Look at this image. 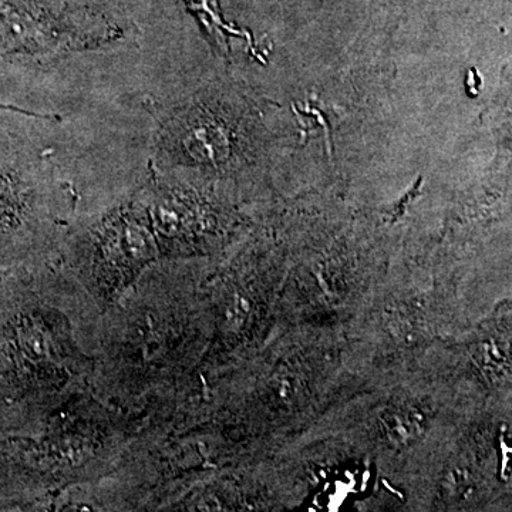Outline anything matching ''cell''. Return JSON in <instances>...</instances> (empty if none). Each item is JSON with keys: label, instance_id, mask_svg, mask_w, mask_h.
<instances>
[{"label": "cell", "instance_id": "cell-2", "mask_svg": "<svg viewBox=\"0 0 512 512\" xmlns=\"http://www.w3.org/2000/svg\"><path fill=\"white\" fill-rule=\"evenodd\" d=\"M387 434L393 441L406 443L407 440H413L419 434V423L416 420V413L410 412H393L384 419Z\"/></svg>", "mask_w": 512, "mask_h": 512}, {"label": "cell", "instance_id": "cell-1", "mask_svg": "<svg viewBox=\"0 0 512 512\" xmlns=\"http://www.w3.org/2000/svg\"><path fill=\"white\" fill-rule=\"evenodd\" d=\"M185 2H187L188 10L195 13L201 25L207 29L214 45L224 47L222 50H229V39L231 37L248 39V42L252 45L251 36H248L242 30L231 28L224 22L220 9H218L217 0H185Z\"/></svg>", "mask_w": 512, "mask_h": 512}]
</instances>
